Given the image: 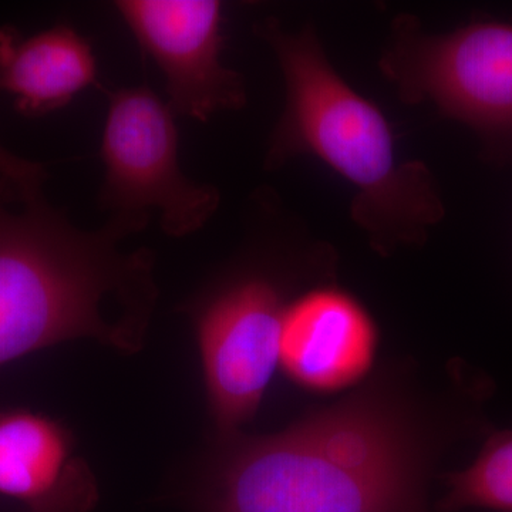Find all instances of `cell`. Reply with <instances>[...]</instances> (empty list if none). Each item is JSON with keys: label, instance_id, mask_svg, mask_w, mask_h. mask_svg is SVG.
<instances>
[{"label": "cell", "instance_id": "cell-1", "mask_svg": "<svg viewBox=\"0 0 512 512\" xmlns=\"http://www.w3.org/2000/svg\"><path fill=\"white\" fill-rule=\"evenodd\" d=\"M491 383L451 370L446 387L410 362L384 365L355 392L275 434L224 437L210 512H430V485L457 441L490 433Z\"/></svg>", "mask_w": 512, "mask_h": 512}, {"label": "cell", "instance_id": "cell-11", "mask_svg": "<svg viewBox=\"0 0 512 512\" xmlns=\"http://www.w3.org/2000/svg\"><path fill=\"white\" fill-rule=\"evenodd\" d=\"M440 478L446 493L436 503L437 512H512V427L491 430L470 466Z\"/></svg>", "mask_w": 512, "mask_h": 512}, {"label": "cell", "instance_id": "cell-9", "mask_svg": "<svg viewBox=\"0 0 512 512\" xmlns=\"http://www.w3.org/2000/svg\"><path fill=\"white\" fill-rule=\"evenodd\" d=\"M0 497L26 512H90L99 490L59 421L0 407Z\"/></svg>", "mask_w": 512, "mask_h": 512}, {"label": "cell", "instance_id": "cell-6", "mask_svg": "<svg viewBox=\"0 0 512 512\" xmlns=\"http://www.w3.org/2000/svg\"><path fill=\"white\" fill-rule=\"evenodd\" d=\"M285 293L252 271L218 286L195 309V329L212 419L222 437L255 416L279 365Z\"/></svg>", "mask_w": 512, "mask_h": 512}, {"label": "cell", "instance_id": "cell-8", "mask_svg": "<svg viewBox=\"0 0 512 512\" xmlns=\"http://www.w3.org/2000/svg\"><path fill=\"white\" fill-rule=\"evenodd\" d=\"M376 348L375 322L349 293L312 289L286 305L279 365L305 389L338 392L362 382Z\"/></svg>", "mask_w": 512, "mask_h": 512}, {"label": "cell", "instance_id": "cell-3", "mask_svg": "<svg viewBox=\"0 0 512 512\" xmlns=\"http://www.w3.org/2000/svg\"><path fill=\"white\" fill-rule=\"evenodd\" d=\"M256 30L271 46L285 82L284 111L266 167L298 156L319 158L357 188L352 218L377 252L423 244L444 217L429 168L399 161L389 123L336 73L315 30L291 33L274 19Z\"/></svg>", "mask_w": 512, "mask_h": 512}, {"label": "cell", "instance_id": "cell-12", "mask_svg": "<svg viewBox=\"0 0 512 512\" xmlns=\"http://www.w3.org/2000/svg\"><path fill=\"white\" fill-rule=\"evenodd\" d=\"M0 178L25 192L43 191L46 168L35 161L16 156L0 144Z\"/></svg>", "mask_w": 512, "mask_h": 512}, {"label": "cell", "instance_id": "cell-5", "mask_svg": "<svg viewBox=\"0 0 512 512\" xmlns=\"http://www.w3.org/2000/svg\"><path fill=\"white\" fill-rule=\"evenodd\" d=\"M380 69L404 103L431 101L491 146L512 150V25L427 35L413 16H399Z\"/></svg>", "mask_w": 512, "mask_h": 512}, {"label": "cell", "instance_id": "cell-10", "mask_svg": "<svg viewBox=\"0 0 512 512\" xmlns=\"http://www.w3.org/2000/svg\"><path fill=\"white\" fill-rule=\"evenodd\" d=\"M96 80L92 46L77 30L55 26L26 37L0 28V92L25 116L63 109Z\"/></svg>", "mask_w": 512, "mask_h": 512}, {"label": "cell", "instance_id": "cell-2", "mask_svg": "<svg viewBox=\"0 0 512 512\" xmlns=\"http://www.w3.org/2000/svg\"><path fill=\"white\" fill-rule=\"evenodd\" d=\"M138 232L119 218L84 231L43 191L0 178V366L73 339L141 348L157 299L154 258L119 245Z\"/></svg>", "mask_w": 512, "mask_h": 512}, {"label": "cell", "instance_id": "cell-7", "mask_svg": "<svg viewBox=\"0 0 512 512\" xmlns=\"http://www.w3.org/2000/svg\"><path fill=\"white\" fill-rule=\"evenodd\" d=\"M117 12L165 79L175 116L208 121L247 104L241 74L221 60L218 0H120Z\"/></svg>", "mask_w": 512, "mask_h": 512}, {"label": "cell", "instance_id": "cell-4", "mask_svg": "<svg viewBox=\"0 0 512 512\" xmlns=\"http://www.w3.org/2000/svg\"><path fill=\"white\" fill-rule=\"evenodd\" d=\"M107 97L101 208L141 231L154 212L170 237L200 231L220 207L221 195L184 173L174 111L146 86L121 87Z\"/></svg>", "mask_w": 512, "mask_h": 512}]
</instances>
